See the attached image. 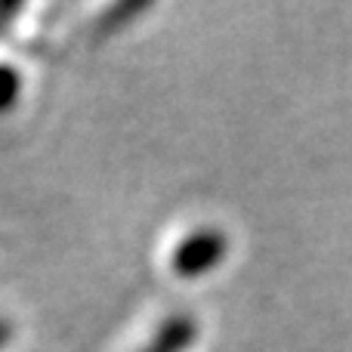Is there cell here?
Returning <instances> with one entry per match:
<instances>
[{
    "label": "cell",
    "mask_w": 352,
    "mask_h": 352,
    "mask_svg": "<svg viewBox=\"0 0 352 352\" xmlns=\"http://www.w3.org/2000/svg\"><path fill=\"white\" fill-rule=\"evenodd\" d=\"M226 254V235L217 229H198L179 241L173 254V269L182 278L204 275L210 266H217Z\"/></svg>",
    "instance_id": "1"
},
{
    "label": "cell",
    "mask_w": 352,
    "mask_h": 352,
    "mask_svg": "<svg viewBox=\"0 0 352 352\" xmlns=\"http://www.w3.org/2000/svg\"><path fill=\"white\" fill-rule=\"evenodd\" d=\"M198 328H195V318L188 316H173L167 318L158 328V334L152 337V343L146 346V352H182L188 343L195 340Z\"/></svg>",
    "instance_id": "2"
},
{
    "label": "cell",
    "mask_w": 352,
    "mask_h": 352,
    "mask_svg": "<svg viewBox=\"0 0 352 352\" xmlns=\"http://www.w3.org/2000/svg\"><path fill=\"white\" fill-rule=\"evenodd\" d=\"M19 90H22V80H19L16 68L0 65V111L12 109V102H16Z\"/></svg>",
    "instance_id": "3"
},
{
    "label": "cell",
    "mask_w": 352,
    "mask_h": 352,
    "mask_svg": "<svg viewBox=\"0 0 352 352\" xmlns=\"http://www.w3.org/2000/svg\"><path fill=\"white\" fill-rule=\"evenodd\" d=\"M10 334H12V328L3 322V318H0V349H3V343L10 340Z\"/></svg>",
    "instance_id": "4"
},
{
    "label": "cell",
    "mask_w": 352,
    "mask_h": 352,
    "mask_svg": "<svg viewBox=\"0 0 352 352\" xmlns=\"http://www.w3.org/2000/svg\"><path fill=\"white\" fill-rule=\"evenodd\" d=\"M12 12H19V6H12V3H0V22H3L6 16H12Z\"/></svg>",
    "instance_id": "5"
}]
</instances>
